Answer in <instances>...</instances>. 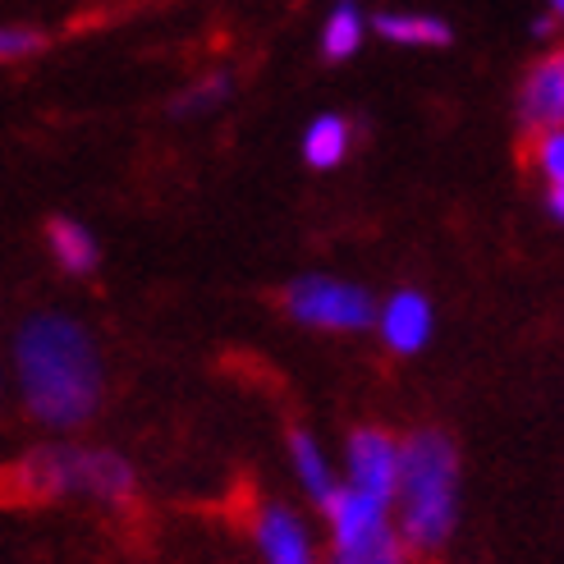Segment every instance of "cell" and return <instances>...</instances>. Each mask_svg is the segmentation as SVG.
Listing matches in <instances>:
<instances>
[{
  "mask_svg": "<svg viewBox=\"0 0 564 564\" xmlns=\"http://www.w3.org/2000/svg\"><path fill=\"white\" fill-rule=\"evenodd\" d=\"M362 37H368V19H362V10L354 0L330 6L326 23H322V55L326 61H349V55H358Z\"/></svg>",
  "mask_w": 564,
  "mask_h": 564,
  "instance_id": "13",
  "label": "cell"
},
{
  "mask_svg": "<svg viewBox=\"0 0 564 564\" xmlns=\"http://www.w3.org/2000/svg\"><path fill=\"white\" fill-rule=\"evenodd\" d=\"M28 491L33 496H55V491H88L101 500H120L133 491V473L120 455L106 449H37L23 464Z\"/></svg>",
  "mask_w": 564,
  "mask_h": 564,
  "instance_id": "4",
  "label": "cell"
},
{
  "mask_svg": "<svg viewBox=\"0 0 564 564\" xmlns=\"http://www.w3.org/2000/svg\"><path fill=\"white\" fill-rule=\"evenodd\" d=\"M560 10H564V0H551V14L560 19Z\"/></svg>",
  "mask_w": 564,
  "mask_h": 564,
  "instance_id": "18",
  "label": "cell"
},
{
  "mask_svg": "<svg viewBox=\"0 0 564 564\" xmlns=\"http://www.w3.org/2000/svg\"><path fill=\"white\" fill-rule=\"evenodd\" d=\"M258 546H262L267 564H313V546H307L299 514L280 510V505H267L258 514Z\"/></svg>",
  "mask_w": 564,
  "mask_h": 564,
  "instance_id": "9",
  "label": "cell"
},
{
  "mask_svg": "<svg viewBox=\"0 0 564 564\" xmlns=\"http://www.w3.org/2000/svg\"><path fill=\"white\" fill-rule=\"evenodd\" d=\"M400 505H404V546L436 551L459 510V455L445 432H413L400 441Z\"/></svg>",
  "mask_w": 564,
  "mask_h": 564,
  "instance_id": "2",
  "label": "cell"
},
{
  "mask_svg": "<svg viewBox=\"0 0 564 564\" xmlns=\"http://www.w3.org/2000/svg\"><path fill=\"white\" fill-rule=\"evenodd\" d=\"M322 510L330 519V546H335L330 564H409V546L390 528L386 500L345 487V491H330Z\"/></svg>",
  "mask_w": 564,
  "mask_h": 564,
  "instance_id": "3",
  "label": "cell"
},
{
  "mask_svg": "<svg viewBox=\"0 0 564 564\" xmlns=\"http://www.w3.org/2000/svg\"><path fill=\"white\" fill-rule=\"evenodd\" d=\"M225 93H230V78H225V74H212V78H203V83H197L193 93H184L175 110H207V106L225 101Z\"/></svg>",
  "mask_w": 564,
  "mask_h": 564,
  "instance_id": "17",
  "label": "cell"
},
{
  "mask_svg": "<svg viewBox=\"0 0 564 564\" xmlns=\"http://www.w3.org/2000/svg\"><path fill=\"white\" fill-rule=\"evenodd\" d=\"M381 335L394 354H417L432 335V303L417 290H400L381 307Z\"/></svg>",
  "mask_w": 564,
  "mask_h": 564,
  "instance_id": "8",
  "label": "cell"
},
{
  "mask_svg": "<svg viewBox=\"0 0 564 564\" xmlns=\"http://www.w3.org/2000/svg\"><path fill=\"white\" fill-rule=\"evenodd\" d=\"M349 487L390 505L400 491V441L381 427H358L349 436Z\"/></svg>",
  "mask_w": 564,
  "mask_h": 564,
  "instance_id": "6",
  "label": "cell"
},
{
  "mask_svg": "<svg viewBox=\"0 0 564 564\" xmlns=\"http://www.w3.org/2000/svg\"><path fill=\"white\" fill-rule=\"evenodd\" d=\"M290 455H294V473H299V482L307 487V496L326 505L335 482H330V468H326V455L317 449V441L307 432H290Z\"/></svg>",
  "mask_w": 564,
  "mask_h": 564,
  "instance_id": "14",
  "label": "cell"
},
{
  "mask_svg": "<svg viewBox=\"0 0 564 564\" xmlns=\"http://www.w3.org/2000/svg\"><path fill=\"white\" fill-rule=\"evenodd\" d=\"M560 120H564V55L551 51L523 74L519 124L528 133H542V129H560Z\"/></svg>",
  "mask_w": 564,
  "mask_h": 564,
  "instance_id": "7",
  "label": "cell"
},
{
  "mask_svg": "<svg viewBox=\"0 0 564 564\" xmlns=\"http://www.w3.org/2000/svg\"><path fill=\"white\" fill-rule=\"evenodd\" d=\"M372 33L394 42V46H445L449 37V23L436 14H413V10H381L372 19Z\"/></svg>",
  "mask_w": 564,
  "mask_h": 564,
  "instance_id": "10",
  "label": "cell"
},
{
  "mask_svg": "<svg viewBox=\"0 0 564 564\" xmlns=\"http://www.w3.org/2000/svg\"><path fill=\"white\" fill-rule=\"evenodd\" d=\"M532 165L546 184H564V133L560 129H542L532 133Z\"/></svg>",
  "mask_w": 564,
  "mask_h": 564,
  "instance_id": "16",
  "label": "cell"
},
{
  "mask_svg": "<svg viewBox=\"0 0 564 564\" xmlns=\"http://www.w3.org/2000/svg\"><path fill=\"white\" fill-rule=\"evenodd\" d=\"M37 51H46V33L37 23H0V65L33 61Z\"/></svg>",
  "mask_w": 564,
  "mask_h": 564,
  "instance_id": "15",
  "label": "cell"
},
{
  "mask_svg": "<svg viewBox=\"0 0 564 564\" xmlns=\"http://www.w3.org/2000/svg\"><path fill=\"white\" fill-rule=\"evenodd\" d=\"M46 243H51V252H55V262H61L65 271H74V275H88V271H97V239L83 230L78 220H65V216H55L51 225H46Z\"/></svg>",
  "mask_w": 564,
  "mask_h": 564,
  "instance_id": "12",
  "label": "cell"
},
{
  "mask_svg": "<svg viewBox=\"0 0 564 564\" xmlns=\"http://www.w3.org/2000/svg\"><path fill=\"white\" fill-rule=\"evenodd\" d=\"M19 386L28 413L46 427H78L101 404V358L93 335L69 317H33L19 330Z\"/></svg>",
  "mask_w": 564,
  "mask_h": 564,
  "instance_id": "1",
  "label": "cell"
},
{
  "mask_svg": "<svg viewBox=\"0 0 564 564\" xmlns=\"http://www.w3.org/2000/svg\"><path fill=\"white\" fill-rule=\"evenodd\" d=\"M354 148V124L345 116H317L303 129V161L313 171H335Z\"/></svg>",
  "mask_w": 564,
  "mask_h": 564,
  "instance_id": "11",
  "label": "cell"
},
{
  "mask_svg": "<svg viewBox=\"0 0 564 564\" xmlns=\"http://www.w3.org/2000/svg\"><path fill=\"white\" fill-rule=\"evenodd\" d=\"M290 317L317 330H362L377 317V303L368 290L345 285V280H326V275H307L294 280L285 290Z\"/></svg>",
  "mask_w": 564,
  "mask_h": 564,
  "instance_id": "5",
  "label": "cell"
}]
</instances>
